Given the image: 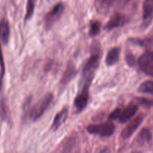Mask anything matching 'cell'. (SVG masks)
<instances>
[{
    "instance_id": "8992f818",
    "label": "cell",
    "mask_w": 153,
    "mask_h": 153,
    "mask_svg": "<svg viewBox=\"0 0 153 153\" xmlns=\"http://www.w3.org/2000/svg\"><path fill=\"white\" fill-rule=\"evenodd\" d=\"M89 87L90 84L83 85L82 90L75 99V107L79 111L84 110L88 105V99H89Z\"/></svg>"
},
{
    "instance_id": "603a6c76",
    "label": "cell",
    "mask_w": 153,
    "mask_h": 153,
    "mask_svg": "<svg viewBox=\"0 0 153 153\" xmlns=\"http://www.w3.org/2000/svg\"><path fill=\"white\" fill-rule=\"evenodd\" d=\"M135 100L139 103L144 105L153 106V100H149V99L143 98V97H137V98H135Z\"/></svg>"
},
{
    "instance_id": "cb8c5ba5",
    "label": "cell",
    "mask_w": 153,
    "mask_h": 153,
    "mask_svg": "<svg viewBox=\"0 0 153 153\" xmlns=\"http://www.w3.org/2000/svg\"><path fill=\"white\" fill-rule=\"evenodd\" d=\"M121 112H122V110L120 108H117L115 109L114 111H113L111 114L109 116V119L110 120H118L120 117Z\"/></svg>"
},
{
    "instance_id": "7a4b0ae2",
    "label": "cell",
    "mask_w": 153,
    "mask_h": 153,
    "mask_svg": "<svg viewBox=\"0 0 153 153\" xmlns=\"http://www.w3.org/2000/svg\"><path fill=\"white\" fill-rule=\"evenodd\" d=\"M100 54L99 52H95V53L91 55L87 63L85 64V67L82 71V81L84 84H91V81L94 79V73L97 70L100 64Z\"/></svg>"
},
{
    "instance_id": "d6986e66",
    "label": "cell",
    "mask_w": 153,
    "mask_h": 153,
    "mask_svg": "<svg viewBox=\"0 0 153 153\" xmlns=\"http://www.w3.org/2000/svg\"><path fill=\"white\" fill-rule=\"evenodd\" d=\"M36 0H28L26 6V13H25V20L27 21L30 19L34 13V7H35Z\"/></svg>"
},
{
    "instance_id": "5bb4252c",
    "label": "cell",
    "mask_w": 153,
    "mask_h": 153,
    "mask_svg": "<svg viewBox=\"0 0 153 153\" xmlns=\"http://www.w3.org/2000/svg\"><path fill=\"white\" fill-rule=\"evenodd\" d=\"M112 4L113 0H95L96 9L102 14L108 13Z\"/></svg>"
},
{
    "instance_id": "7c38bea8",
    "label": "cell",
    "mask_w": 153,
    "mask_h": 153,
    "mask_svg": "<svg viewBox=\"0 0 153 153\" xmlns=\"http://www.w3.org/2000/svg\"><path fill=\"white\" fill-rule=\"evenodd\" d=\"M76 73H77V70H76V66L73 63H69L67 64V68H66L62 77H61V84L66 85V84L69 83L75 77Z\"/></svg>"
},
{
    "instance_id": "277c9868",
    "label": "cell",
    "mask_w": 153,
    "mask_h": 153,
    "mask_svg": "<svg viewBox=\"0 0 153 153\" xmlns=\"http://www.w3.org/2000/svg\"><path fill=\"white\" fill-rule=\"evenodd\" d=\"M64 10V6L61 2L58 3L54 6L53 8L46 13L44 18V22L46 28L52 27L58 19L61 18Z\"/></svg>"
},
{
    "instance_id": "3957f363",
    "label": "cell",
    "mask_w": 153,
    "mask_h": 153,
    "mask_svg": "<svg viewBox=\"0 0 153 153\" xmlns=\"http://www.w3.org/2000/svg\"><path fill=\"white\" fill-rule=\"evenodd\" d=\"M87 131L91 134H98L102 137H110L114 133L115 126L111 122L92 124L87 127Z\"/></svg>"
},
{
    "instance_id": "6da1fadb",
    "label": "cell",
    "mask_w": 153,
    "mask_h": 153,
    "mask_svg": "<svg viewBox=\"0 0 153 153\" xmlns=\"http://www.w3.org/2000/svg\"><path fill=\"white\" fill-rule=\"evenodd\" d=\"M52 100H53V95L50 93L46 94L44 97H42L37 102L33 105V107L29 109L28 112V119L31 121H36L38 120L46 111L52 102Z\"/></svg>"
},
{
    "instance_id": "ba28073f",
    "label": "cell",
    "mask_w": 153,
    "mask_h": 153,
    "mask_svg": "<svg viewBox=\"0 0 153 153\" xmlns=\"http://www.w3.org/2000/svg\"><path fill=\"white\" fill-rule=\"evenodd\" d=\"M143 120V115L140 114L136 117L133 120H131L129 123L123 129L121 132V137L123 139H128L134 134V131L138 128L140 124L142 123Z\"/></svg>"
},
{
    "instance_id": "2e32d148",
    "label": "cell",
    "mask_w": 153,
    "mask_h": 153,
    "mask_svg": "<svg viewBox=\"0 0 153 153\" xmlns=\"http://www.w3.org/2000/svg\"><path fill=\"white\" fill-rule=\"evenodd\" d=\"M143 9V20L144 22H148L153 15V0H145Z\"/></svg>"
},
{
    "instance_id": "e0dca14e",
    "label": "cell",
    "mask_w": 153,
    "mask_h": 153,
    "mask_svg": "<svg viewBox=\"0 0 153 153\" xmlns=\"http://www.w3.org/2000/svg\"><path fill=\"white\" fill-rule=\"evenodd\" d=\"M101 31V22L97 20L91 21L90 23L89 35L91 37H95L98 35Z\"/></svg>"
},
{
    "instance_id": "4fadbf2b",
    "label": "cell",
    "mask_w": 153,
    "mask_h": 153,
    "mask_svg": "<svg viewBox=\"0 0 153 153\" xmlns=\"http://www.w3.org/2000/svg\"><path fill=\"white\" fill-rule=\"evenodd\" d=\"M120 48L114 47L111 49L108 52L105 58V63L108 66H113L119 60Z\"/></svg>"
},
{
    "instance_id": "30bf717a",
    "label": "cell",
    "mask_w": 153,
    "mask_h": 153,
    "mask_svg": "<svg viewBox=\"0 0 153 153\" xmlns=\"http://www.w3.org/2000/svg\"><path fill=\"white\" fill-rule=\"evenodd\" d=\"M68 108L67 107L63 108L55 116V119L52 122L51 129L53 130V131L58 130L63 125V123L67 120V117H68Z\"/></svg>"
},
{
    "instance_id": "ac0fdd59",
    "label": "cell",
    "mask_w": 153,
    "mask_h": 153,
    "mask_svg": "<svg viewBox=\"0 0 153 153\" xmlns=\"http://www.w3.org/2000/svg\"><path fill=\"white\" fill-rule=\"evenodd\" d=\"M138 91L142 94H153V81H146L139 86Z\"/></svg>"
},
{
    "instance_id": "d4e9b609",
    "label": "cell",
    "mask_w": 153,
    "mask_h": 153,
    "mask_svg": "<svg viewBox=\"0 0 153 153\" xmlns=\"http://www.w3.org/2000/svg\"><path fill=\"white\" fill-rule=\"evenodd\" d=\"M100 153H109V150L108 148H105V149H104L103 150H102Z\"/></svg>"
},
{
    "instance_id": "9a60e30c",
    "label": "cell",
    "mask_w": 153,
    "mask_h": 153,
    "mask_svg": "<svg viewBox=\"0 0 153 153\" xmlns=\"http://www.w3.org/2000/svg\"><path fill=\"white\" fill-rule=\"evenodd\" d=\"M152 140V132L147 128H142L137 137V142L140 145L149 143Z\"/></svg>"
},
{
    "instance_id": "9c48e42d",
    "label": "cell",
    "mask_w": 153,
    "mask_h": 153,
    "mask_svg": "<svg viewBox=\"0 0 153 153\" xmlns=\"http://www.w3.org/2000/svg\"><path fill=\"white\" fill-rule=\"evenodd\" d=\"M137 109H138V107L135 104L131 103L128 106H126L124 108V110H122L120 117L118 120L122 123H127L135 115V114L137 111Z\"/></svg>"
},
{
    "instance_id": "7402d4cb",
    "label": "cell",
    "mask_w": 153,
    "mask_h": 153,
    "mask_svg": "<svg viewBox=\"0 0 153 153\" xmlns=\"http://www.w3.org/2000/svg\"><path fill=\"white\" fill-rule=\"evenodd\" d=\"M126 61L130 67H134L135 64V58L131 52H128L126 55Z\"/></svg>"
},
{
    "instance_id": "44dd1931",
    "label": "cell",
    "mask_w": 153,
    "mask_h": 153,
    "mask_svg": "<svg viewBox=\"0 0 153 153\" xmlns=\"http://www.w3.org/2000/svg\"><path fill=\"white\" fill-rule=\"evenodd\" d=\"M131 0H113L112 5L117 9H121L125 7Z\"/></svg>"
},
{
    "instance_id": "52a82bcc",
    "label": "cell",
    "mask_w": 153,
    "mask_h": 153,
    "mask_svg": "<svg viewBox=\"0 0 153 153\" xmlns=\"http://www.w3.org/2000/svg\"><path fill=\"white\" fill-rule=\"evenodd\" d=\"M128 22H129V18L126 15L117 12L111 16L110 19L106 25L105 28L110 31L114 28L124 26L127 23H128Z\"/></svg>"
},
{
    "instance_id": "5b68a950",
    "label": "cell",
    "mask_w": 153,
    "mask_h": 153,
    "mask_svg": "<svg viewBox=\"0 0 153 153\" xmlns=\"http://www.w3.org/2000/svg\"><path fill=\"white\" fill-rule=\"evenodd\" d=\"M138 66L147 76L153 77V52H146L140 57Z\"/></svg>"
},
{
    "instance_id": "ffe728a7",
    "label": "cell",
    "mask_w": 153,
    "mask_h": 153,
    "mask_svg": "<svg viewBox=\"0 0 153 153\" xmlns=\"http://www.w3.org/2000/svg\"><path fill=\"white\" fill-rule=\"evenodd\" d=\"M5 73V65H4V57H3L2 50H1V44H0V91L2 88V82Z\"/></svg>"
},
{
    "instance_id": "8fae6325",
    "label": "cell",
    "mask_w": 153,
    "mask_h": 153,
    "mask_svg": "<svg viewBox=\"0 0 153 153\" xmlns=\"http://www.w3.org/2000/svg\"><path fill=\"white\" fill-rule=\"evenodd\" d=\"M10 37V26L8 21L6 19L0 20V40L3 44H7Z\"/></svg>"
}]
</instances>
